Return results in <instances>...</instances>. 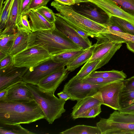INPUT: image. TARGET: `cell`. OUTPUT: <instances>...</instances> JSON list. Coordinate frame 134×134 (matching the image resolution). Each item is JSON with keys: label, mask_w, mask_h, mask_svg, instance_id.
<instances>
[{"label": "cell", "mask_w": 134, "mask_h": 134, "mask_svg": "<svg viewBox=\"0 0 134 134\" xmlns=\"http://www.w3.org/2000/svg\"><path fill=\"white\" fill-rule=\"evenodd\" d=\"M45 117L42 110L34 100L27 102L0 101V123L29 124Z\"/></svg>", "instance_id": "cell-1"}, {"label": "cell", "mask_w": 134, "mask_h": 134, "mask_svg": "<svg viewBox=\"0 0 134 134\" xmlns=\"http://www.w3.org/2000/svg\"><path fill=\"white\" fill-rule=\"evenodd\" d=\"M35 45L43 47L52 56L81 49L55 28L29 34L27 47Z\"/></svg>", "instance_id": "cell-2"}, {"label": "cell", "mask_w": 134, "mask_h": 134, "mask_svg": "<svg viewBox=\"0 0 134 134\" xmlns=\"http://www.w3.org/2000/svg\"><path fill=\"white\" fill-rule=\"evenodd\" d=\"M51 5L59 12L60 15L70 25L85 32L88 36L97 38L101 34L108 33V27L91 20L75 12L70 6L55 1Z\"/></svg>", "instance_id": "cell-3"}, {"label": "cell", "mask_w": 134, "mask_h": 134, "mask_svg": "<svg viewBox=\"0 0 134 134\" xmlns=\"http://www.w3.org/2000/svg\"><path fill=\"white\" fill-rule=\"evenodd\" d=\"M33 99L40 107L49 124H52L65 112L64 105L65 101L58 98L54 94L43 90L37 85L26 83Z\"/></svg>", "instance_id": "cell-4"}, {"label": "cell", "mask_w": 134, "mask_h": 134, "mask_svg": "<svg viewBox=\"0 0 134 134\" xmlns=\"http://www.w3.org/2000/svg\"><path fill=\"white\" fill-rule=\"evenodd\" d=\"M96 38L97 42L92 55L87 62L89 63L100 60L94 71L107 64L120 49L123 43L110 38L103 33Z\"/></svg>", "instance_id": "cell-5"}, {"label": "cell", "mask_w": 134, "mask_h": 134, "mask_svg": "<svg viewBox=\"0 0 134 134\" xmlns=\"http://www.w3.org/2000/svg\"><path fill=\"white\" fill-rule=\"evenodd\" d=\"M13 57L15 66L29 68L52 58L53 56L43 47L35 45L27 47Z\"/></svg>", "instance_id": "cell-6"}, {"label": "cell", "mask_w": 134, "mask_h": 134, "mask_svg": "<svg viewBox=\"0 0 134 134\" xmlns=\"http://www.w3.org/2000/svg\"><path fill=\"white\" fill-rule=\"evenodd\" d=\"M67 64L66 63L55 62L52 57L35 66L28 68L22 77V81L26 83L37 85L43 78L65 68Z\"/></svg>", "instance_id": "cell-7"}, {"label": "cell", "mask_w": 134, "mask_h": 134, "mask_svg": "<svg viewBox=\"0 0 134 134\" xmlns=\"http://www.w3.org/2000/svg\"><path fill=\"white\" fill-rule=\"evenodd\" d=\"M105 85H94L71 78L64 85L63 91L77 101L97 94L98 88Z\"/></svg>", "instance_id": "cell-8"}, {"label": "cell", "mask_w": 134, "mask_h": 134, "mask_svg": "<svg viewBox=\"0 0 134 134\" xmlns=\"http://www.w3.org/2000/svg\"><path fill=\"white\" fill-rule=\"evenodd\" d=\"M70 6L79 14L108 27L111 16L94 3L88 2L75 4Z\"/></svg>", "instance_id": "cell-9"}, {"label": "cell", "mask_w": 134, "mask_h": 134, "mask_svg": "<svg viewBox=\"0 0 134 134\" xmlns=\"http://www.w3.org/2000/svg\"><path fill=\"white\" fill-rule=\"evenodd\" d=\"M124 87L122 80L109 83L100 87L98 91L101 93L103 104L115 110H121L122 108L120 103V96Z\"/></svg>", "instance_id": "cell-10"}, {"label": "cell", "mask_w": 134, "mask_h": 134, "mask_svg": "<svg viewBox=\"0 0 134 134\" xmlns=\"http://www.w3.org/2000/svg\"><path fill=\"white\" fill-rule=\"evenodd\" d=\"M55 29L70 39L81 49H86L92 46L89 42L80 36L75 29L69 25L60 15L59 13H54Z\"/></svg>", "instance_id": "cell-11"}, {"label": "cell", "mask_w": 134, "mask_h": 134, "mask_svg": "<svg viewBox=\"0 0 134 134\" xmlns=\"http://www.w3.org/2000/svg\"><path fill=\"white\" fill-rule=\"evenodd\" d=\"M101 134H134V124L101 118L96 124Z\"/></svg>", "instance_id": "cell-12"}, {"label": "cell", "mask_w": 134, "mask_h": 134, "mask_svg": "<svg viewBox=\"0 0 134 134\" xmlns=\"http://www.w3.org/2000/svg\"><path fill=\"white\" fill-rule=\"evenodd\" d=\"M28 69L15 66L14 64L0 70V91L7 89L22 81V78Z\"/></svg>", "instance_id": "cell-13"}, {"label": "cell", "mask_w": 134, "mask_h": 134, "mask_svg": "<svg viewBox=\"0 0 134 134\" xmlns=\"http://www.w3.org/2000/svg\"><path fill=\"white\" fill-rule=\"evenodd\" d=\"M68 71L64 68L54 72L41 80L36 85L41 89L54 94L60 84L67 78Z\"/></svg>", "instance_id": "cell-14"}, {"label": "cell", "mask_w": 134, "mask_h": 134, "mask_svg": "<svg viewBox=\"0 0 134 134\" xmlns=\"http://www.w3.org/2000/svg\"><path fill=\"white\" fill-rule=\"evenodd\" d=\"M8 89L7 95L4 101L27 102L34 100L26 83L23 81Z\"/></svg>", "instance_id": "cell-15"}, {"label": "cell", "mask_w": 134, "mask_h": 134, "mask_svg": "<svg viewBox=\"0 0 134 134\" xmlns=\"http://www.w3.org/2000/svg\"><path fill=\"white\" fill-rule=\"evenodd\" d=\"M90 2L97 5L111 16L120 18L134 25V16L125 12L114 1L111 0H90Z\"/></svg>", "instance_id": "cell-16"}, {"label": "cell", "mask_w": 134, "mask_h": 134, "mask_svg": "<svg viewBox=\"0 0 134 134\" xmlns=\"http://www.w3.org/2000/svg\"><path fill=\"white\" fill-rule=\"evenodd\" d=\"M72 108L71 117L74 119L91 108L98 104H103V101L100 93L98 92L96 94L88 97L77 101Z\"/></svg>", "instance_id": "cell-17"}, {"label": "cell", "mask_w": 134, "mask_h": 134, "mask_svg": "<svg viewBox=\"0 0 134 134\" xmlns=\"http://www.w3.org/2000/svg\"><path fill=\"white\" fill-rule=\"evenodd\" d=\"M27 15L32 32L55 28L54 23L49 22L35 10H31Z\"/></svg>", "instance_id": "cell-18"}, {"label": "cell", "mask_w": 134, "mask_h": 134, "mask_svg": "<svg viewBox=\"0 0 134 134\" xmlns=\"http://www.w3.org/2000/svg\"><path fill=\"white\" fill-rule=\"evenodd\" d=\"M19 0H14L5 26L0 35L15 33L17 30L16 24L19 12Z\"/></svg>", "instance_id": "cell-19"}, {"label": "cell", "mask_w": 134, "mask_h": 134, "mask_svg": "<svg viewBox=\"0 0 134 134\" xmlns=\"http://www.w3.org/2000/svg\"><path fill=\"white\" fill-rule=\"evenodd\" d=\"M29 34L17 30L13 45L9 54L13 56L26 49L27 46Z\"/></svg>", "instance_id": "cell-20"}, {"label": "cell", "mask_w": 134, "mask_h": 134, "mask_svg": "<svg viewBox=\"0 0 134 134\" xmlns=\"http://www.w3.org/2000/svg\"><path fill=\"white\" fill-rule=\"evenodd\" d=\"M95 45L96 43L86 49L73 61L67 64L66 66L67 70L68 71H73L87 62L92 55Z\"/></svg>", "instance_id": "cell-21"}, {"label": "cell", "mask_w": 134, "mask_h": 134, "mask_svg": "<svg viewBox=\"0 0 134 134\" xmlns=\"http://www.w3.org/2000/svg\"><path fill=\"white\" fill-rule=\"evenodd\" d=\"M62 134H101L99 128L97 126L84 125L74 126L60 133Z\"/></svg>", "instance_id": "cell-22"}, {"label": "cell", "mask_w": 134, "mask_h": 134, "mask_svg": "<svg viewBox=\"0 0 134 134\" xmlns=\"http://www.w3.org/2000/svg\"><path fill=\"white\" fill-rule=\"evenodd\" d=\"M22 127L20 124H10L0 123V134H34Z\"/></svg>", "instance_id": "cell-23"}, {"label": "cell", "mask_w": 134, "mask_h": 134, "mask_svg": "<svg viewBox=\"0 0 134 134\" xmlns=\"http://www.w3.org/2000/svg\"><path fill=\"white\" fill-rule=\"evenodd\" d=\"M86 49H80L68 51L53 56L52 58L55 62L66 63L68 64L73 61Z\"/></svg>", "instance_id": "cell-24"}, {"label": "cell", "mask_w": 134, "mask_h": 134, "mask_svg": "<svg viewBox=\"0 0 134 134\" xmlns=\"http://www.w3.org/2000/svg\"><path fill=\"white\" fill-rule=\"evenodd\" d=\"M87 77H101L106 78H114L122 80L126 78L127 75L123 72V70L119 71L112 70L105 71H93Z\"/></svg>", "instance_id": "cell-25"}, {"label": "cell", "mask_w": 134, "mask_h": 134, "mask_svg": "<svg viewBox=\"0 0 134 134\" xmlns=\"http://www.w3.org/2000/svg\"><path fill=\"white\" fill-rule=\"evenodd\" d=\"M14 0H5L0 11V33L4 28Z\"/></svg>", "instance_id": "cell-26"}, {"label": "cell", "mask_w": 134, "mask_h": 134, "mask_svg": "<svg viewBox=\"0 0 134 134\" xmlns=\"http://www.w3.org/2000/svg\"><path fill=\"white\" fill-rule=\"evenodd\" d=\"M110 22L120 27L125 33L134 35V25L129 21L115 16H111Z\"/></svg>", "instance_id": "cell-27"}, {"label": "cell", "mask_w": 134, "mask_h": 134, "mask_svg": "<svg viewBox=\"0 0 134 134\" xmlns=\"http://www.w3.org/2000/svg\"><path fill=\"white\" fill-rule=\"evenodd\" d=\"M100 61L99 60L89 63L86 62L77 74L72 78L82 80L94 71L95 68Z\"/></svg>", "instance_id": "cell-28"}, {"label": "cell", "mask_w": 134, "mask_h": 134, "mask_svg": "<svg viewBox=\"0 0 134 134\" xmlns=\"http://www.w3.org/2000/svg\"><path fill=\"white\" fill-rule=\"evenodd\" d=\"M15 34L0 35V52L9 54L13 44Z\"/></svg>", "instance_id": "cell-29"}, {"label": "cell", "mask_w": 134, "mask_h": 134, "mask_svg": "<svg viewBox=\"0 0 134 134\" xmlns=\"http://www.w3.org/2000/svg\"><path fill=\"white\" fill-rule=\"evenodd\" d=\"M108 119L114 121L134 124V114L114 111L110 114Z\"/></svg>", "instance_id": "cell-30"}, {"label": "cell", "mask_w": 134, "mask_h": 134, "mask_svg": "<svg viewBox=\"0 0 134 134\" xmlns=\"http://www.w3.org/2000/svg\"><path fill=\"white\" fill-rule=\"evenodd\" d=\"M16 27L17 30L31 33L32 32L30 22L28 18V15L22 14L17 18Z\"/></svg>", "instance_id": "cell-31"}, {"label": "cell", "mask_w": 134, "mask_h": 134, "mask_svg": "<svg viewBox=\"0 0 134 134\" xmlns=\"http://www.w3.org/2000/svg\"><path fill=\"white\" fill-rule=\"evenodd\" d=\"M81 80L82 81L94 85H105L110 83L121 81L120 79L101 77H87Z\"/></svg>", "instance_id": "cell-32"}, {"label": "cell", "mask_w": 134, "mask_h": 134, "mask_svg": "<svg viewBox=\"0 0 134 134\" xmlns=\"http://www.w3.org/2000/svg\"><path fill=\"white\" fill-rule=\"evenodd\" d=\"M120 103L122 109L134 104V90L122 92L120 96Z\"/></svg>", "instance_id": "cell-33"}, {"label": "cell", "mask_w": 134, "mask_h": 134, "mask_svg": "<svg viewBox=\"0 0 134 134\" xmlns=\"http://www.w3.org/2000/svg\"><path fill=\"white\" fill-rule=\"evenodd\" d=\"M115 3L123 10L134 16V0H111Z\"/></svg>", "instance_id": "cell-34"}, {"label": "cell", "mask_w": 134, "mask_h": 134, "mask_svg": "<svg viewBox=\"0 0 134 134\" xmlns=\"http://www.w3.org/2000/svg\"><path fill=\"white\" fill-rule=\"evenodd\" d=\"M35 10L49 22L54 23L55 15L52 10L46 6L42 7Z\"/></svg>", "instance_id": "cell-35"}, {"label": "cell", "mask_w": 134, "mask_h": 134, "mask_svg": "<svg viewBox=\"0 0 134 134\" xmlns=\"http://www.w3.org/2000/svg\"><path fill=\"white\" fill-rule=\"evenodd\" d=\"M102 104L96 105L88 110L81 114L78 117L79 118H95L101 112V106Z\"/></svg>", "instance_id": "cell-36"}, {"label": "cell", "mask_w": 134, "mask_h": 134, "mask_svg": "<svg viewBox=\"0 0 134 134\" xmlns=\"http://www.w3.org/2000/svg\"><path fill=\"white\" fill-rule=\"evenodd\" d=\"M49 1L50 0H31L29 5L23 14H27L32 10H36L42 7L46 6Z\"/></svg>", "instance_id": "cell-37"}, {"label": "cell", "mask_w": 134, "mask_h": 134, "mask_svg": "<svg viewBox=\"0 0 134 134\" xmlns=\"http://www.w3.org/2000/svg\"><path fill=\"white\" fill-rule=\"evenodd\" d=\"M14 64L13 56L8 54L0 60V70L7 68Z\"/></svg>", "instance_id": "cell-38"}, {"label": "cell", "mask_w": 134, "mask_h": 134, "mask_svg": "<svg viewBox=\"0 0 134 134\" xmlns=\"http://www.w3.org/2000/svg\"><path fill=\"white\" fill-rule=\"evenodd\" d=\"M107 33L115 35L124 40L126 42H134V35L127 33L114 31H108Z\"/></svg>", "instance_id": "cell-39"}, {"label": "cell", "mask_w": 134, "mask_h": 134, "mask_svg": "<svg viewBox=\"0 0 134 134\" xmlns=\"http://www.w3.org/2000/svg\"><path fill=\"white\" fill-rule=\"evenodd\" d=\"M124 87L122 92H126L134 90V76L127 79L123 80Z\"/></svg>", "instance_id": "cell-40"}, {"label": "cell", "mask_w": 134, "mask_h": 134, "mask_svg": "<svg viewBox=\"0 0 134 134\" xmlns=\"http://www.w3.org/2000/svg\"><path fill=\"white\" fill-rule=\"evenodd\" d=\"M31 1V0H19V12L18 18L24 13L29 5Z\"/></svg>", "instance_id": "cell-41"}, {"label": "cell", "mask_w": 134, "mask_h": 134, "mask_svg": "<svg viewBox=\"0 0 134 134\" xmlns=\"http://www.w3.org/2000/svg\"><path fill=\"white\" fill-rule=\"evenodd\" d=\"M108 31H114L125 33V32L118 26L109 22L108 26Z\"/></svg>", "instance_id": "cell-42"}, {"label": "cell", "mask_w": 134, "mask_h": 134, "mask_svg": "<svg viewBox=\"0 0 134 134\" xmlns=\"http://www.w3.org/2000/svg\"><path fill=\"white\" fill-rule=\"evenodd\" d=\"M57 95L59 98L65 101L69 99L71 100L72 98L70 95L63 91L57 93Z\"/></svg>", "instance_id": "cell-43"}, {"label": "cell", "mask_w": 134, "mask_h": 134, "mask_svg": "<svg viewBox=\"0 0 134 134\" xmlns=\"http://www.w3.org/2000/svg\"><path fill=\"white\" fill-rule=\"evenodd\" d=\"M120 112L134 114V104L126 108H122L118 111Z\"/></svg>", "instance_id": "cell-44"}, {"label": "cell", "mask_w": 134, "mask_h": 134, "mask_svg": "<svg viewBox=\"0 0 134 134\" xmlns=\"http://www.w3.org/2000/svg\"><path fill=\"white\" fill-rule=\"evenodd\" d=\"M61 4L68 6L73 5L75 4V0H54Z\"/></svg>", "instance_id": "cell-45"}, {"label": "cell", "mask_w": 134, "mask_h": 134, "mask_svg": "<svg viewBox=\"0 0 134 134\" xmlns=\"http://www.w3.org/2000/svg\"><path fill=\"white\" fill-rule=\"evenodd\" d=\"M8 89L0 91V101H3L6 97L8 93Z\"/></svg>", "instance_id": "cell-46"}, {"label": "cell", "mask_w": 134, "mask_h": 134, "mask_svg": "<svg viewBox=\"0 0 134 134\" xmlns=\"http://www.w3.org/2000/svg\"><path fill=\"white\" fill-rule=\"evenodd\" d=\"M126 43L127 48L131 52L134 53V42H127Z\"/></svg>", "instance_id": "cell-47"}, {"label": "cell", "mask_w": 134, "mask_h": 134, "mask_svg": "<svg viewBox=\"0 0 134 134\" xmlns=\"http://www.w3.org/2000/svg\"><path fill=\"white\" fill-rule=\"evenodd\" d=\"M90 0H75V4L90 2Z\"/></svg>", "instance_id": "cell-48"}, {"label": "cell", "mask_w": 134, "mask_h": 134, "mask_svg": "<svg viewBox=\"0 0 134 134\" xmlns=\"http://www.w3.org/2000/svg\"><path fill=\"white\" fill-rule=\"evenodd\" d=\"M7 54L0 52V60L4 57Z\"/></svg>", "instance_id": "cell-49"}, {"label": "cell", "mask_w": 134, "mask_h": 134, "mask_svg": "<svg viewBox=\"0 0 134 134\" xmlns=\"http://www.w3.org/2000/svg\"><path fill=\"white\" fill-rule=\"evenodd\" d=\"M4 0H0V11H1L2 8L3 3Z\"/></svg>", "instance_id": "cell-50"}]
</instances>
